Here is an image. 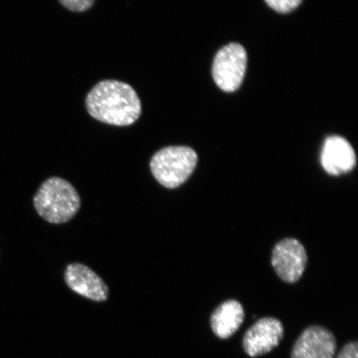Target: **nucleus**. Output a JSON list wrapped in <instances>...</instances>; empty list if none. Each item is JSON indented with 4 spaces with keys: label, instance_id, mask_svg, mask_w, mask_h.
<instances>
[{
    "label": "nucleus",
    "instance_id": "nucleus-9",
    "mask_svg": "<svg viewBox=\"0 0 358 358\" xmlns=\"http://www.w3.org/2000/svg\"><path fill=\"white\" fill-rule=\"evenodd\" d=\"M356 162L355 151L345 138L337 136L326 138L321 164L330 176H338L352 171Z\"/></svg>",
    "mask_w": 358,
    "mask_h": 358
},
{
    "label": "nucleus",
    "instance_id": "nucleus-10",
    "mask_svg": "<svg viewBox=\"0 0 358 358\" xmlns=\"http://www.w3.org/2000/svg\"><path fill=\"white\" fill-rule=\"evenodd\" d=\"M244 310L241 304L234 299L224 302L214 310L211 316V327L218 338H229L239 329L244 321Z\"/></svg>",
    "mask_w": 358,
    "mask_h": 358
},
{
    "label": "nucleus",
    "instance_id": "nucleus-7",
    "mask_svg": "<svg viewBox=\"0 0 358 358\" xmlns=\"http://www.w3.org/2000/svg\"><path fill=\"white\" fill-rule=\"evenodd\" d=\"M337 343L334 335L320 326L304 330L294 343L291 358H334Z\"/></svg>",
    "mask_w": 358,
    "mask_h": 358
},
{
    "label": "nucleus",
    "instance_id": "nucleus-4",
    "mask_svg": "<svg viewBox=\"0 0 358 358\" xmlns=\"http://www.w3.org/2000/svg\"><path fill=\"white\" fill-rule=\"evenodd\" d=\"M248 55L238 43L223 47L215 57L213 75L219 88L227 92L236 91L243 82Z\"/></svg>",
    "mask_w": 358,
    "mask_h": 358
},
{
    "label": "nucleus",
    "instance_id": "nucleus-1",
    "mask_svg": "<svg viewBox=\"0 0 358 358\" xmlns=\"http://www.w3.org/2000/svg\"><path fill=\"white\" fill-rule=\"evenodd\" d=\"M86 106L92 117L115 127H129L136 123L142 112L136 90L117 80L98 83L88 93Z\"/></svg>",
    "mask_w": 358,
    "mask_h": 358
},
{
    "label": "nucleus",
    "instance_id": "nucleus-5",
    "mask_svg": "<svg viewBox=\"0 0 358 358\" xmlns=\"http://www.w3.org/2000/svg\"><path fill=\"white\" fill-rule=\"evenodd\" d=\"M271 262L280 279L287 283H294L301 278L306 270V250L296 239H285L273 250Z\"/></svg>",
    "mask_w": 358,
    "mask_h": 358
},
{
    "label": "nucleus",
    "instance_id": "nucleus-8",
    "mask_svg": "<svg viewBox=\"0 0 358 358\" xmlns=\"http://www.w3.org/2000/svg\"><path fill=\"white\" fill-rule=\"evenodd\" d=\"M65 281L73 292L91 301L103 302L108 299V286L99 275L83 264L74 263L67 266Z\"/></svg>",
    "mask_w": 358,
    "mask_h": 358
},
{
    "label": "nucleus",
    "instance_id": "nucleus-6",
    "mask_svg": "<svg viewBox=\"0 0 358 358\" xmlns=\"http://www.w3.org/2000/svg\"><path fill=\"white\" fill-rule=\"evenodd\" d=\"M284 328L275 317H262L245 333L243 348L246 355L256 357L270 352L283 338Z\"/></svg>",
    "mask_w": 358,
    "mask_h": 358
},
{
    "label": "nucleus",
    "instance_id": "nucleus-2",
    "mask_svg": "<svg viewBox=\"0 0 358 358\" xmlns=\"http://www.w3.org/2000/svg\"><path fill=\"white\" fill-rule=\"evenodd\" d=\"M34 205L45 221L61 224L69 222L78 213L80 199L69 182L53 177L47 179L39 187L34 198Z\"/></svg>",
    "mask_w": 358,
    "mask_h": 358
},
{
    "label": "nucleus",
    "instance_id": "nucleus-3",
    "mask_svg": "<svg viewBox=\"0 0 358 358\" xmlns=\"http://www.w3.org/2000/svg\"><path fill=\"white\" fill-rule=\"evenodd\" d=\"M198 164V155L190 147L169 146L157 152L150 160V169L156 180L167 189H176L185 183Z\"/></svg>",
    "mask_w": 358,
    "mask_h": 358
},
{
    "label": "nucleus",
    "instance_id": "nucleus-11",
    "mask_svg": "<svg viewBox=\"0 0 358 358\" xmlns=\"http://www.w3.org/2000/svg\"><path fill=\"white\" fill-rule=\"evenodd\" d=\"M266 2L276 12L285 13L296 8L302 0H266Z\"/></svg>",
    "mask_w": 358,
    "mask_h": 358
},
{
    "label": "nucleus",
    "instance_id": "nucleus-12",
    "mask_svg": "<svg viewBox=\"0 0 358 358\" xmlns=\"http://www.w3.org/2000/svg\"><path fill=\"white\" fill-rule=\"evenodd\" d=\"M66 10L82 13L91 8L95 0H58Z\"/></svg>",
    "mask_w": 358,
    "mask_h": 358
},
{
    "label": "nucleus",
    "instance_id": "nucleus-13",
    "mask_svg": "<svg viewBox=\"0 0 358 358\" xmlns=\"http://www.w3.org/2000/svg\"><path fill=\"white\" fill-rule=\"evenodd\" d=\"M337 358H358V343H348L342 348Z\"/></svg>",
    "mask_w": 358,
    "mask_h": 358
}]
</instances>
